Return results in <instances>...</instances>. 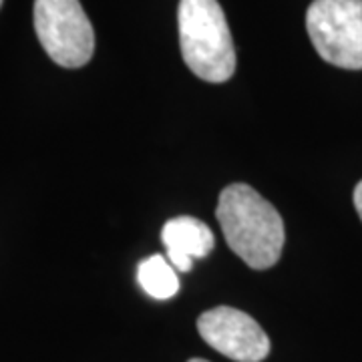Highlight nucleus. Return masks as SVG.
<instances>
[{"mask_svg":"<svg viewBox=\"0 0 362 362\" xmlns=\"http://www.w3.org/2000/svg\"><path fill=\"white\" fill-rule=\"evenodd\" d=\"M216 218L228 246L254 270L278 264L286 242L284 220L247 183H232L220 194Z\"/></svg>","mask_w":362,"mask_h":362,"instance_id":"1","label":"nucleus"},{"mask_svg":"<svg viewBox=\"0 0 362 362\" xmlns=\"http://www.w3.org/2000/svg\"><path fill=\"white\" fill-rule=\"evenodd\" d=\"M181 54L195 77L226 83L235 71L232 33L218 0H181L177 11Z\"/></svg>","mask_w":362,"mask_h":362,"instance_id":"2","label":"nucleus"},{"mask_svg":"<svg viewBox=\"0 0 362 362\" xmlns=\"http://www.w3.org/2000/svg\"><path fill=\"white\" fill-rule=\"evenodd\" d=\"M306 28L316 52L326 63L362 69V0H314Z\"/></svg>","mask_w":362,"mask_h":362,"instance_id":"3","label":"nucleus"},{"mask_svg":"<svg viewBox=\"0 0 362 362\" xmlns=\"http://www.w3.org/2000/svg\"><path fill=\"white\" fill-rule=\"evenodd\" d=\"M35 30L59 66L81 69L95 52V30L78 0H35Z\"/></svg>","mask_w":362,"mask_h":362,"instance_id":"4","label":"nucleus"},{"mask_svg":"<svg viewBox=\"0 0 362 362\" xmlns=\"http://www.w3.org/2000/svg\"><path fill=\"white\" fill-rule=\"evenodd\" d=\"M197 332L220 354L235 362H262L270 354V338L250 314L218 306L197 318Z\"/></svg>","mask_w":362,"mask_h":362,"instance_id":"5","label":"nucleus"},{"mask_svg":"<svg viewBox=\"0 0 362 362\" xmlns=\"http://www.w3.org/2000/svg\"><path fill=\"white\" fill-rule=\"evenodd\" d=\"M161 242L168 250L171 266L181 274L194 268V259L207 258L216 246V238L209 226L192 216H180L165 221Z\"/></svg>","mask_w":362,"mask_h":362,"instance_id":"6","label":"nucleus"},{"mask_svg":"<svg viewBox=\"0 0 362 362\" xmlns=\"http://www.w3.org/2000/svg\"><path fill=\"white\" fill-rule=\"evenodd\" d=\"M137 280L143 290L156 300H169L180 292L177 270L171 266L168 256H149L137 268Z\"/></svg>","mask_w":362,"mask_h":362,"instance_id":"7","label":"nucleus"},{"mask_svg":"<svg viewBox=\"0 0 362 362\" xmlns=\"http://www.w3.org/2000/svg\"><path fill=\"white\" fill-rule=\"evenodd\" d=\"M352 199H354V207H356V211H358V216H361V220H362V180L358 181V185L354 187V195H352Z\"/></svg>","mask_w":362,"mask_h":362,"instance_id":"8","label":"nucleus"},{"mask_svg":"<svg viewBox=\"0 0 362 362\" xmlns=\"http://www.w3.org/2000/svg\"><path fill=\"white\" fill-rule=\"evenodd\" d=\"M187 362H209V361H204V358H192V361Z\"/></svg>","mask_w":362,"mask_h":362,"instance_id":"9","label":"nucleus"},{"mask_svg":"<svg viewBox=\"0 0 362 362\" xmlns=\"http://www.w3.org/2000/svg\"><path fill=\"white\" fill-rule=\"evenodd\" d=\"M0 6H2V0H0Z\"/></svg>","mask_w":362,"mask_h":362,"instance_id":"10","label":"nucleus"}]
</instances>
